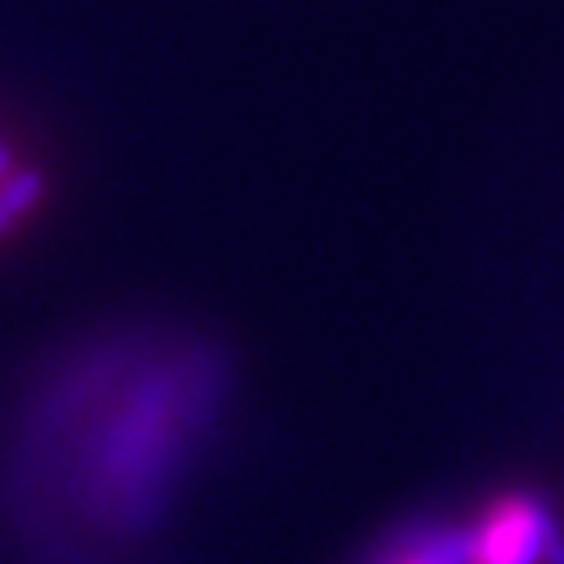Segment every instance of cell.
Instances as JSON below:
<instances>
[{"label": "cell", "instance_id": "cell-1", "mask_svg": "<svg viewBox=\"0 0 564 564\" xmlns=\"http://www.w3.org/2000/svg\"><path fill=\"white\" fill-rule=\"evenodd\" d=\"M471 564H564V538L533 489H502L467 520Z\"/></svg>", "mask_w": 564, "mask_h": 564}, {"label": "cell", "instance_id": "cell-2", "mask_svg": "<svg viewBox=\"0 0 564 564\" xmlns=\"http://www.w3.org/2000/svg\"><path fill=\"white\" fill-rule=\"evenodd\" d=\"M360 564H471L467 520H413L391 529Z\"/></svg>", "mask_w": 564, "mask_h": 564}, {"label": "cell", "instance_id": "cell-4", "mask_svg": "<svg viewBox=\"0 0 564 564\" xmlns=\"http://www.w3.org/2000/svg\"><path fill=\"white\" fill-rule=\"evenodd\" d=\"M14 170H19V165H14V152H10L6 143H0V183H6V178H10Z\"/></svg>", "mask_w": 564, "mask_h": 564}, {"label": "cell", "instance_id": "cell-3", "mask_svg": "<svg viewBox=\"0 0 564 564\" xmlns=\"http://www.w3.org/2000/svg\"><path fill=\"white\" fill-rule=\"evenodd\" d=\"M41 196H45L41 170H14L6 183H0V236H10L14 223L41 205Z\"/></svg>", "mask_w": 564, "mask_h": 564}]
</instances>
